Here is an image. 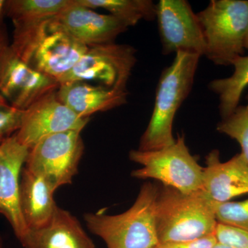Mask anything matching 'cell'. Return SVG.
Segmentation results:
<instances>
[{"label":"cell","mask_w":248,"mask_h":248,"mask_svg":"<svg viewBox=\"0 0 248 248\" xmlns=\"http://www.w3.org/2000/svg\"><path fill=\"white\" fill-rule=\"evenodd\" d=\"M81 133L69 130L42 138L29 149L24 167L55 190L72 184L84 152Z\"/></svg>","instance_id":"52a82bcc"},{"label":"cell","mask_w":248,"mask_h":248,"mask_svg":"<svg viewBox=\"0 0 248 248\" xmlns=\"http://www.w3.org/2000/svg\"><path fill=\"white\" fill-rule=\"evenodd\" d=\"M216 243L214 235H210L193 241L159 243L154 248H213Z\"/></svg>","instance_id":"d4e9b609"},{"label":"cell","mask_w":248,"mask_h":248,"mask_svg":"<svg viewBox=\"0 0 248 248\" xmlns=\"http://www.w3.org/2000/svg\"><path fill=\"white\" fill-rule=\"evenodd\" d=\"M56 17L72 35L89 47L115 43V39L128 29L115 16L98 14L77 0Z\"/></svg>","instance_id":"5bb4252c"},{"label":"cell","mask_w":248,"mask_h":248,"mask_svg":"<svg viewBox=\"0 0 248 248\" xmlns=\"http://www.w3.org/2000/svg\"><path fill=\"white\" fill-rule=\"evenodd\" d=\"M214 206L217 221L248 232V199L241 202H214Z\"/></svg>","instance_id":"7402d4cb"},{"label":"cell","mask_w":248,"mask_h":248,"mask_svg":"<svg viewBox=\"0 0 248 248\" xmlns=\"http://www.w3.org/2000/svg\"><path fill=\"white\" fill-rule=\"evenodd\" d=\"M213 248H231L228 247V246H223V245L216 244H215V246H213Z\"/></svg>","instance_id":"f1b7e54d"},{"label":"cell","mask_w":248,"mask_h":248,"mask_svg":"<svg viewBox=\"0 0 248 248\" xmlns=\"http://www.w3.org/2000/svg\"><path fill=\"white\" fill-rule=\"evenodd\" d=\"M131 161L141 166L134 170L137 179H153L164 186L188 194L202 190L203 170L186 146L184 135H179L171 146L157 151H130Z\"/></svg>","instance_id":"8992f818"},{"label":"cell","mask_w":248,"mask_h":248,"mask_svg":"<svg viewBox=\"0 0 248 248\" xmlns=\"http://www.w3.org/2000/svg\"><path fill=\"white\" fill-rule=\"evenodd\" d=\"M29 153L16 134L0 143V215L9 222L19 242L28 232L19 205V182Z\"/></svg>","instance_id":"7c38bea8"},{"label":"cell","mask_w":248,"mask_h":248,"mask_svg":"<svg viewBox=\"0 0 248 248\" xmlns=\"http://www.w3.org/2000/svg\"><path fill=\"white\" fill-rule=\"evenodd\" d=\"M217 220L214 202L203 190L184 193L164 186L156 203L159 243L193 241L214 235Z\"/></svg>","instance_id":"3957f363"},{"label":"cell","mask_w":248,"mask_h":248,"mask_svg":"<svg viewBox=\"0 0 248 248\" xmlns=\"http://www.w3.org/2000/svg\"><path fill=\"white\" fill-rule=\"evenodd\" d=\"M9 40H8L7 33L5 29L4 23L2 20H0V66L5 54L7 52L10 47Z\"/></svg>","instance_id":"484cf974"},{"label":"cell","mask_w":248,"mask_h":248,"mask_svg":"<svg viewBox=\"0 0 248 248\" xmlns=\"http://www.w3.org/2000/svg\"><path fill=\"white\" fill-rule=\"evenodd\" d=\"M244 48L245 50H248V27L247 31H246V37H245Z\"/></svg>","instance_id":"83f0119b"},{"label":"cell","mask_w":248,"mask_h":248,"mask_svg":"<svg viewBox=\"0 0 248 248\" xmlns=\"http://www.w3.org/2000/svg\"><path fill=\"white\" fill-rule=\"evenodd\" d=\"M24 110L13 107L0 94V143L15 135L20 128Z\"/></svg>","instance_id":"603a6c76"},{"label":"cell","mask_w":248,"mask_h":248,"mask_svg":"<svg viewBox=\"0 0 248 248\" xmlns=\"http://www.w3.org/2000/svg\"><path fill=\"white\" fill-rule=\"evenodd\" d=\"M56 93L62 104L83 118L120 107L127 102L128 97L127 91L93 86L84 81L60 84Z\"/></svg>","instance_id":"2e32d148"},{"label":"cell","mask_w":248,"mask_h":248,"mask_svg":"<svg viewBox=\"0 0 248 248\" xmlns=\"http://www.w3.org/2000/svg\"><path fill=\"white\" fill-rule=\"evenodd\" d=\"M59 86L56 79L23 61L10 45L0 66V94L13 107L25 110Z\"/></svg>","instance_id":"8fae6325"},{"label":"cell","mask_w":248,"mask_h":248,"mask_svg":"<svg viewBox=\"0 0 248 248\" xmlns=\"http://www.w3.org/2000/svg\"><path fill=\"white\" fill-rule=\"evenodd\" d=\"M136 50L115 43L89 47L76 66L58 80L59 84L76 81H98L108 89L127 91L137 62Z\"/></svg>","instance_id":"ba28073f"},{"label":"cell","mask_w":248,"mask_h":248,"mask_svg":"<svg viewBox=\"0 0 248 248\" xmlns=\"http://www.w3.org/2000/svg\"><path fill=\"white\" fill-rule=\"evenodd\" d=\"M159 188L151 183L141 186L135 203L119 215L86 213L84 221L107 248H154L159 244L156 203Z\"/></svg>","instance_id":"7a4b0ae2"},{"label":"cell","mask_w":248,"mask_h":248,"mask_svg":"<svg viewBox=\"0 0 248 248\" xmlns=\"http://www.w3.org/2000/svg\"><path fill=\"white\" fill-rule=\"evenodd\" d=\"M247 100L246 105L239 106L232 115L221 120L217 130L239 143L248 164V94Z\"/></svg>","instance_id":"44dd1931"},{"label":"cell","mask_w":248,"mask_h":248,"mask_svg":"<svg viewBox=\"0 0 248 248\" xmlns=\"http://www.w3.org/2000/svg\"><path fill=\"white\" fill-rule=\"evenodd\" d=\"M197 17L203 31L205 55L217 66H232L245 54L248 0H212Z\"/></svg>","instance_id":"5b68a950"},{"label":"cell","mask_w":248,"mask_h":248,"mask_svg":"<svg viewBox=\"0 0 248 248\" xmlns=\"http://www.w3.org/2000/svg\"><path fill=\"white\" fill-rule=\"evenodd\" d=\"M6 1L0 0V20H2L3 16L6 14Z\"/></svg>","instance_id":"4316f807"},{"label":"cell","mask_w":248,"mask_h":248,"mask_svg":"<svg viewBox=\"0 0 248 248\" xmlns=\"http://www.w3.org/2000/svg\"><path fill=\"white\" fill-rule=\"evenodd\" d=\"M76 0H11L6 1V14L13 20L43 21L57 17Z\"/></svg>","instance_id":"ffe728a7"},{"label":"cell","mask_w":248,"mask_h":248,"mask_svg":"<svg viewBox=\"0 0 248 248\" xmlns=\"http://www.w3.org/2000/svg\"><path fill=\"white\" fill-rule=\"evenodd\" d=\"M54 190L42 177L23 168L19 182V205L29 230L48 224L58 205L54 200Z\"/></svg>","instance_id":"e0dca14e"},{"label":"cell","mask_w":248,"mask_h":248,"mask_svg":"<svg viewBox=\"0 0 248 248\" xmlns=\"http://www.w3.org/2000/svg\"><path fill=\"white\" fill-rule=\"evenodd\" d=\"M232 66L234 73L228 78L214 79L208 84L218 97V110L221 120L232 115L239 107L241 96L248 86V55L239 57Z\"/></svg>","instance_id":"ac0fdd59"},{"label":"cell","mask_w":248,"mask_h":248,"mask_svg":"<svg viewBox=\"0 0 248 248\" xmlns=\"http://www.w3.org/2000/svg\"><path fill=\"white\" fill-rule=\"evenodd\" d=\"M0 248H4V242H3V239L1 234H0Z\"/></svg>","instance_id":"f546056e"},{"label":"cell","mask_w":248,"mask_h":248,"mask_svg":"<svg viewBox=\"0 0 248 248\" xmlns=\"http://www.w3.org/2000/svg\"><path fill=\"white\" fill-rule=\"evenodd\" d=\"M88 49L55 17L31 28L19 42L16 53L29 66L58 81L76 66Z\"/></svg>","instance_id":"277c9868"},{"label":"cell","mask_w":248,"mask_h":248,"mask_svg":"<svg viewBox=\"0 0 248 248\" xmlns=\"http://www.w3.org/2000/svg\"><path fill=\"white\" fill-rule=\"evenodd\" d=\"M214 236L217 244L231 248H248V232L239 227L217 222Z\"/></svg>","instance_id":"cb8c5ba5"},{"label":"cell","mask_w":248,"mask_h":248,"mask_svg":"<svg viewBox=\"0 0 248 248\" xmlns=\"http://www.w3.org/2000/svg\"><path fill=\"white\" fill-rule=\"evenodd\" d=\"M156 19L164 55L184 51L205 55L203 31L188 1L160 0L156 4Z\"/></svg>","instance_id":"9c48e42d"},{"label":"cell","mask_w":248,"mask_h":248,"mask_svg":"<svg viewBox=\"0 0 248 248\" xmlns=\"http://www.w3.org/2000/svg\"><path fill=\"white\" fill-rule=\"evenodd\" d=\"M202 190L215 203H225L248 194V164L243 155L221 162L219 152H210L203 170Z\"/></svg>","instance_id":"4fadbf2b"},{"label":"cell","mask_w":248,"mask_h":248,"mask_svg":"<svg viewBox=\"0 0 248 248\" xmlns=\"http://www.w3.org/2000/svg\"><path fill=\"white\" fill-rule=\"evenodd\" d=\"M170 66L161 73L156 90L151 120L140 140L139 151H157L175 142L174 117L193 87L201 56L179 51Z\"/></svg>","instance_id":"6da1fadb"},{"label":"cell","mask_w":248,"mask_h":248,"mask_svg":"<svg viewBox=\"0 0 248 248\" xmlns=\"http://www.w3.org/2000/svg\"><path fill=\"white\" fill-rule=\"evenodd\" d=\"M19 243L23 248H95L79 220L59 206L48 224L29 230Z\"/></svg>","instance_id":"9a60e30c"},{"label":"cell","mask_w":248,"mask_h":248,"mask_svg":"<svg viewBox=\"0 0 248 248\" xmlns=\"http://www.w3.org/2000/svg\"><path fill=\"white\" fill-rule=\"evenodd\" d=\"M89 118H83L57 97L56 91L33 103L23 112L17 141L31 149L42 138L69 130L82 131Z\"/></svg>","instance_id":"30bf717a"},{"label":"cell","mask_w":248,"mask_h":248,"mask_svg":"<svg viewBox=\"0 0 248 248\" xmlns=\"http://www.w3.org/2000/svg\"><path fill=\"white\" fill-rule=\"evenodd\" d=\"M78 4L89 9L107 10L127 27L140 21L156 19V4L152 0H77Z\"/></svg>","instance_id":"d6986e66"}]
</instances>
